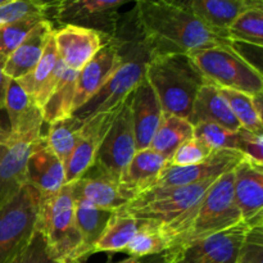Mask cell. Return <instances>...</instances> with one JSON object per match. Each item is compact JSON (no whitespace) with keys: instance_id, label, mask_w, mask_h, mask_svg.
Segmentation results:
<instances>
[{"instance_id":"cell-28","label":"cell","mask_w":263,"mask_h":263,"mask_svg":"<svg viewBox=\"0 0 263 263\" xmlns=\"http://www.w3.org/2000/svg\"><path fill=\"white\" fill-rule=\"evenodd\" d=\"M79 72L67 68L62 62L61 71L55 80L53 89L41 108L44 123H53L55 121L72 116L73 102L76 95V80Z\"/></svg>"},{"instance_id":"cell-10","label":"cell","mask_w":263,"mask_h":263,"mask_svg":"<svg viewBox=\"0 0 263 263\" xmlns=\"http://www.w3.org/2000/svg\"><path fill=\"white\" fill-rule=\"evenodd\" d=\"M136 152L128 97L118 108L117 115L98 151L92 167L120 180V175L130 163Z\"/></svg>"},{"instance_id":"cell-44","label":"cell","mask_w":263,"mask_h":263,"mask_svg":"<svg viewBox=\"0 0 263 263\" xmlns=\"http://www.w3.org/2000/svg\"><path fill=\"white\" fill-rule=\"evenodd\" d=\"M8 138H9V128H4L0 125V161L8 151Z\"/></svg>"},{"instance_id":"cell-15","label":"cell","mask_w":263,"mask_h":263,"mask_svg":"<svg viewBox=\"0 0 263 263\" xmlns=\"http://www.w3.org/2000/svg\"><path fill=\"white\" fill-rule=\"evenodd\" d=\"M53 41L64 66L79 72L110 40L92 30L63 26L54 28Z\"/></svg>"},{"instance_id":"cell-43","label":"cell","mask_w":263,"mask_h":263,"mask_svg":"<svg viewBox=\"0 0 263 263\" xmlns=\"http://www.w3.org/2000/svg\"><path fill=\"white\" fill-rule=\"evenodd\" d=\"M108 263H166V261H164L163 253H162V254H158V256L143 257V258H134V257H128V258L123 259V261L108 262Z\"/></svg>"},{"instance_id":"cell-41","label":"cell","mask_w":263,"mask_h":263,"mask_svg":"<svg viewBox=\"0 0 263 263\" xmlns=\"http://www.w3.org/2000/svg\"><path fill=\"white\" fill-rule=\"evenodd\" d=\"M239 134V152L249 161L263 166V134H256L241 127Z\"/></svg>"},{"instance_id":"cell-29","label":"cell","mask_w":263,"mask_h":263,"mask_svg":"<svg viewBox=\"0 0 263 263\" xmlns=\"http://www.w3.org/2000/svg\"><path fill=\"white\" fill-rule=\"evenodd\" d=\"M139 228V221L133 216L121 211L113 212L108 221L102 236L92 249L95 253H120L125 252L126 247L133 240Z\"/></svg>"},{"instance_id":"cell-4","label":"cell","mask_w":263,"mask_h":263,"mask_svg":"<svg viewBox=\"0 0 263 263\" xmlns=\"http://www.w3.org/2000/svg\"><path fill=\"white\" fill-rule=\"evenodd\" d=\"M145 79L156 92L163 115L187 121L198 92L207 84L189 57L184 54L152 58L146 66Z\"/></svg>"},{"instance_id":"cell-40","label":"cell","mask_w":263,"mask_h":263,"mask_svg":"<svg viewBox=\"0 0 263 263\" xmlns=\"http://www.w3.org/2000/svg\"><path fill=\"white\" fill-rule=\"evenodd\" d=\"M234 263H263V226L249 228Z\"/></svg>"},{"instance_id":"cell-17","label":"cell","mask_w":263,"mask_h":263,"mask_svg":"<svg viewBox=\"0 0 263 263\" xmlns=\"http://www.w3.org/2000/svg\"><path fill=\"white\" fill-rule=\"evenodd\" d=\"M120 63L121 54L118 44L112 39L77 73L73 112L107 84L108 80L117 71Z\"/></svg>"},{"instance_id":"cell-37","label":"cell","mask_w":263,"mask_h":263,"mask_svg":"<svg viewBox=\"0 0 263 263\" xmlns=\"http://www.w3.org/2000/svg\"><path fill=\"white\" fill-rule=\"evenodd\" d=\"M49 10L50 3L37 0H8L0 7V28L31 15L48 18Z\"/></svg>"},{"instance_id":"cell-35","label":"cell","mask_w":263,"mask_h":263,"mask_svg":"<svg viewBox=\"0 0 263 263\" xmlns=\"http://www.w3.org/2000/svg\"><path fill=\"white\" fill-rule=\"evenodd\" d=\"M194 138L202 141L211 152L236 151L239 152L238 131L228 130L217 123L202 122L194 125Z\"/></svg>"},{"instance_id":"cell-42","label":"cell","mask_w":263,"mask_h":263,"mask_svg":"<svg viewBox=\"0 0 263 263\" xmlns=\"http://www.w3.org/2000/svg\"><path fill=\"white\" fill-rule=\"evenodd\" d=\"M10 79L4 73V62L0 61V112L4 110V102H5V94H7L8 84H9Z\"/></svg>"},{"instance_id":"cell-2","label":"cell","mask_w":263,"mask_h":263,"mask_svg":"<svg viewBox=\"0 0 263 263\" xmlns=\"http://www.w3.org/2000/svg\"><path fill=\"white\" fill-rule=\"evenodd\" d=\"M113 39L118 44L121 63L107 84L72 113L82 122L100 113L117 109L145 77L146 66L153 58L139 30L134 9L121 15Z\"/></svg>"},{"instance_id":"cell-3","label":"cell","mask_w":263,"mask_h":263,"mask_svg":"<svg viewBox=\"0 0 263 263\" xmlns=\"http://www.w3.org/2000/svg\"><path fill=\"white\" fill-rule=\"evenodd\" d=\"M216 180L187 186L153 187L131 200L120 211L136 220L159 223L171 236L174 246L176 239L186 230L190 218L194 216Z\"/></svg>"},{"instance_id":"cell-9","label":"cell","mask_w":263,"mask_h":263,"mask_svg":"<svg viewBox=\"0 0 263 263\" xmlns=\"http://www.w3.org/2000/svg\"><path fill=\"white\" fill-rule=\"evenodd\" d=\"M127 0H59L50 3L49 14L63 27L92 30L112 40L117 31L120 8Z\"/></svg>"},{"instance_id":"cell-46","label":"cell","mask_w":263,"mask_h":263,"mask_svg":"<svg viewBox=\"0 0 263 263\" xmlns=\"http://www.w3.org/2000/svg\"><path fill=\"white\" fill-rule=\"evenodd\" d=\"M67 263H84V262H67Z\"/></svg>"},{"instance_id":"cell-26","label":"cell","mask_w":263,"mask_h":263,"mask_svg":"<svg viewBox=\"0 0 263 263\" xmlns=\"http://www.w3.org/2000/svg\"><path fill=\"white\" fill-rule=\"evenodd\" d=\"M189 122L193 126L202 122L217 123L234 133L241 128L217 87L211 84L203 85L198 92Z\"/></svg>"},{"instance_id":"cell-30","label":"cell","mask_w":263,"mask_h":263,"mask_svg":"<svg viewBox=\"0 0 263 263\" xmlns=\"http://www.w3.org/2000/svg\"><path fill=\"white\" fill-rule=\"evenodd\" d=\"M138 221V231L130 244L126 247L123 253L134 258H143V257L158 256L171 248V236L159 223L145 220Z\"/></svg>"},{"instance_id":"cell-7","label":"cell","mask_w":263,"mask_h":263,"mask_svg":"<svg viewBox=\"0 0 263 263\" xmlns=\"http://www.w3.org/2000/svg\"><path fill=\"white\" fill-rule=\"evenodd\" d=\"M36 230L44 236L61 262H76L81 238L74 222V199L71 185L57 194L41 198Z\"/></svg>"},{"instance_id":"cell-22","label":"cell","mask_w":263,"mask_h":263,"mask_svg":"<svg viewBox=\"0 0 263 263\" xmlns=\"http://www.w3.org/2000/svg\"><path fill=\"white\" fill-rule=\"evenodd\" d=\"M166 167L167 159L151 148L138 151L120 175V186L123 194L131 202L153 189Z\"/></svg>"},{"instance_id":"cell-18","label":"cell","mask_w":263,"mask_h":263,"mask_svg":"<svg viewBox=\"0 0 263 263\" xmlns=\"http://www.w3.org/2000/svg\"><path fill=\"white\" fill-rule=\"evenodd\" d=\"M26 177L43 199L57 194L66 185L63 163L50 151L44 135L32 144Z\"/></svg>"},{"instance_id":"cell-13","label":"cell","mask_w":263,"mask_h":263,"mask_svg":"<svg viewBox=\"0 0 263 263\" xmlns=\"http://www.w3.org/2000/svg\"><path fill=\"white\" fill-rule=\"evenodd\" d=\"M246 157L236 151L213 152L205 161L190 167H166L154 187L187 186L216 180L233 171Z\"/></svg>"},{"instance_id":"cell-24","label":"cell","mask_w":263,"mask_h":263,"mask_svg":"<svg viewBox=\"0 0 263 263\" xmlns=\"http://www.w3.org/2000/svg\"><path fill=\"white\" fill-rule=\"evenodd\" d=\"M35 141L8 138V151L0 161V207L27 184V161Z\"/></svg>"},{"instance_id":"cell-21","label":"cell","mask_w":263,"mask_h":263,"mask_svg":"<svg viewBox=\"0 0 263 263\" xmlns=\"http://www.w3.org/2000/svg\"><path fill=\"white\" fill-rule=\"evenodd\" d=\"M182 3L205 27L225 39H229L228 30L239 15L263 7L262 0H185Z\"/></svg>"},{"instance_id":"cell-14","label":"cell","mask_w":263,"mask_h":263,"mask_svg":"<svg viewBox=\"0 0 263 263\" xmlns=\"http://www.w3.org/2000/svg\"><path fill=\"white\" fill-rule=\"evenodd\" d=\"M234 174V198L248 228L263 226V166L244 158Z\"/></svg>"},{"instance_id":"cell-5","label":"cell","mask_w":263,"mask_h":263,"mask_svg":"<svg viewBox=\"0 0 263 263\" xmlns=\"http://www.w3.org/2000/svg\"><path fill=\"white\" fill-rule=\"evenodd\" d=\"M207 84L254 97L262 94L261 71L236 48L215 46L187 54Z\"/></svg>"},{"instance_id":"cell-19","label":"cell","mask_w":263,"mask_h":263,"mask_svg":"<svg viewBox=\"0 0 263 263\" xmlns=\"http://www.w3.org/2000/svg\"><path fill=\"white\" fill-rule=\"evenodd\" d=\"M69 185L74 199H84L100 210L117 212L130 202L121 189L120 180L95 167Z\"/></svg>"},{"instance_id":"cell-34","label":"cell","mask_w":263,"mask_h":263,"mask_svg":"<svg viewBox=\"0 0 263 263\" xmlns=\"http://www.w3.org/2000/svg\"><path fill=\"white\" fill-rule=\"evenodd\" d=\"M228 37L234 44L243 43L248 45L263 46V7L247 10L239 15L228 30Z\"/></svg>"},{"instance_id":"cell-45","label":"cell","mask_w":263,"mask_h":263,"mask_svg":"<svg viewBox=\"0 0 263 263\" xmlns=\"http://www.w3.org/2000/svg\"><path fill=\"white\" fill-rule=\"evenodd\" d=\"M7 2L8 0H0V7H2V5H4Z\"/></svg>"},{"instance_id":"cell-20","label":"cell","mask_w":263,"mask_h":263,"mask_svg":"<svg viewBox=\"0 0 263 263\" xmlns=\"http://www.w3.org/2000/svg\"><path fill=\"white\" fill-rule=\"evenodd\" d=\"M130 110L135 134L136 151L148 149L161 123L163 112L156 92L144 77L130 95Z\"/></svg>"},{"instance_id":"cell-11","label":"cell","mask_w":263,"mask_h":263,"mask_svg":"<svg viewBox=\"0 0 263 263\" xmlns=\"http://www.w3.org/2000/svg\"><path fill=\"white\" fill-rule=\"evenodd\" d=\"M248 226L238 223L222 233L192 241L174 252H164L166 263H234Z\"/></svg>"},{"instance_id":"cell-39","label":"cell","mask_w":263,"mask_h":263,"mask_svg":"<svg viewBox=\"0 0 263 263\" xmlns=\"http://www.w3.org/2000/svg\"><path fill=\"white\" fill-rule=\"evenodd\" d=\"M10 263H63L58 259L53 249L44 239V236L35 230L30 243Z\"/></svg>"},{"instance_id":"cell-25","label":"cell","mask_w":263,"mask_h":263,"mask_svg":"<svg viewBox=\"0 0 263 263\" xmlns=\"http://www.w3.org/2000/svg\"><path fill=\"white\" fill-rule=\"evenodd\" d=\"M61 67L62 61L59 59L58 51L54 45L53 35H51V39L49 40L39 63L33 67L30 73L15 81L41 109L55 84Z\"/></svg>"},{"instance_id":"cell-36","label":"cell","mask_w":263,"mask_h":263,"mask_svg":"<svg viewBox=\"0 0 263 263\" xmlns=\"http://www.w3.org/2000/svg\"><path fill=\"white\" fill-rule=\"evenodd\" d=\"M43 18L31 15L0 28V61L5 63V61L12 55L13 51L21 45L26 36Z\"/></svg>"},{"instance_id":"cell-27","label":"cell","mask_w":263,"mask_h":263,"mask_svg":"<svg viewBox=\"0 0 263 263\" xmlns=\"http://www.w3.org/2000/svg\"><path fill=\"white\" fill-rule=\"evenodd\" d=\"M74 199V198H73ZM113 212L95 207L84 199H74V222L81 238V248L76 262L86 263L102 236Z\"/></svg>"},{"instance_id":"cell-31","label":"cell","mask_w":263,"mask_h":263,"mask_svg":"<svg viewBox=\"0 0 263 263\" xmlns=\"http://www.w3.org/2000/svg\"><path fill=\"white\" fill-rule=\"evenodd\" d=\"M194 136V126L184 118L163 115L149 148L168 159L174 152Z\"/></svg>"},{"instance_id":"cell-8","label":"cell","mask_w":263,"mask_h":263,"mask_svg":"<svg viewBox=\"0 0 263 263\" xmlns=\"http://www.w3.org/2000/svg\"><path fill=\"white\" fill-rule=\"evenodd\" d=\"M41 195L26 184L0 207V263H10L30 243L36 230Z\"/></svg>"},{"instance_id":"cell-6","label":"cell","mask_w":263,"mask_h":263,"mask_svg":"<svg viewBox=\"0 0 263 263\" xmlns=\"http://www.w3.org/2000/svg\"><path fill=\"white\" fill-rule=\"evenodd\" d=\"M240 222L243 220L234 198V174L230 171L216 180L190 218L186 230L167 252H174L192 241L222 233Z\"/></svg>"},{"instance_id":"cell-38","label":"cell","mask_w":263,"mask_h":263,"mask_svg":"<svg viewBox=\"0 0 263 263\" xmlns=\"http://www.w3.org/2000/svg\"><path fill=\"white\" fill-rule=\"evenodd\" d=\"M212 153L213 152H211L202 141L193 136L192 139L182 143L167 159V167L181 168V167L194 166L205 161Z\"/></svg>"},{"instance_id":"cell-1","label":"cell","mask_w":263,"mask_h":263,"mask_svg":"<svg viewBox=\"0 0 263 263\" xmlns=\"http://www.w3.org/2000/svg\"><path fill=\"white\" fill-rule=\"evenodd\" d=\"M135 17L152 55H177L215 46L236 48L205 27L181 0H139Z\"/></svg>"},{"instance_id":"cell-12","label":"cell","mask_w":263,"mask_h":263,"mask_svg":"<svg viewBox=\"0 0 263 263\" xmlns=\"http://www.w3.org/2000/svg\"><path fill=\"white\" fill-rule=\"evenodd\" d=\"M118 108L112 112L94 116L84 123L76 146L64 166L66 185L79 180L94 166L98 151L117 115Z\"/></svg>"},{"instance_id":"cell-32","label":"cell","mask_w":263,"mask_h":263,"mask_svg":"<svg viewBox=\"0 0 263 263\" xmlns=\"http://www.w3.org/2000/svg\"><path fill=\"white\" fill-rule=\"evenodd\" d=\"M218 89V87H217ZM240 126L256 134H263L262 94L252 95L229 89H218Z\"/></svg>"},{"instance_id":"cell-16","label":"cell","mask_w":263,"mask_h":263,"mask_svg":"<svg viewBox=\"0 0 263 263\" xmlns=\"http://www.w3.org/2000/svg\"><path fill=\"white\" fill-rule=\"evenodd\" d=\"M4 110L9 122V139L35 141L43 136V112L15 80L8 84Z\"/></svg>"},{"instance_id":"cell-23","label":"cell","mask_w":263,"mask_h":263,"mask_svg":"<svg viewBox=\"0 0 263 263\" xmlns=\"http://www.w3.org/2000/svg\"><path fill=\"white\" fill-rule=\"evenodd\" d=\"M53 31L51 21L49 18H43L5 61L4 73L10 80H18L30 73L43 57Z\"/></svg>"},{"instance_id":"cell-33","label":"cell","mask_w":263,"mask_h":263,"mask_svg":"<svg viewBox=\"0 0 263 263\" xmlns=\"http://www.w3.org/2000/svg\"><path fill=\"white\" fill-rule=\"evenodd\" d=\"M84 123L74 116L49 123L48 133L44 135V138L50 151L55 154L63 166H66L76 146Z\"/></svg>"}]
</instances>
